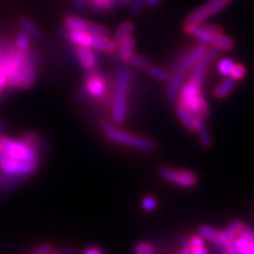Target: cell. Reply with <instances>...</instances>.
I'll return each instance as SVG.
<instances>
[{"mask_svg":"<svg viewBox=\"0 0 254 254\" xmlns=\"http://www.w3.org/2000/svg\"><path fill=\"white\" fill-rule=\"evenodd\" d=\"M207 49V45L200 43L199 45L194 46L192 50L183 52L179 58L177 59L173 66L174 72L172 73V78L168 81V86L166 88V98L168 100L177 99L180 88L183 87L184 82L186 81L187 73L192 72L194 65L205 55Z\"/></svg>","mask_w":254,"mask_h":254,"instance_id":"obj_1","label":"cell"},{"mask_svg":"<svg viewBox=\"0 0 254 254\" xmlns=\"http://www.w3.org/2000/svg\"><path fill=\"white\" fill-rule=\"evenodd\" d=\"M132 86V71L122 66L116 73L114 92L111 101V117L113 123L124 124L128 116V94Z\"/></svg>","mask_w":254,"mask_h":254,"instance_id":"obj_2","label":"cell"},{"mask_svg":"<svg viewBox=\"0 0 254 254\" xmlns=\"http://www.w3.org/2000/svg\"><path fill=\"white\" fill-rule=\"evenodd\" d=\"M202 82L199 79L190 77L186 82H184L183 87L180 88L178 94L179 106L189 110L194 116L206 118L208 116V105L207 101L201 94Z\"/></svg>","mask_w":254,"mask_h":254,"instance_id":"obj_3","label":"cell"},{"mask_svg":"<svg viewBox=\"0 0 254 254\" xmlns=\"http://www.w3.org/2000/svg\"><path fill=\"white\" fill-rule=\"evenodd\" d=\"M101 132L104 133V138L112 144H118L128 147H134L136 150L142 152L153 151L157 147V142L153 139L146 138V136L134 135L131 133L120 129L119 127L114 126L112 123L101 122L99 124Z\"/></svg>","mask_w":254,"mask_h":254,"instance_id":"obj_4","label":"cell"},{"mask_svg":"<svg viewBox=\"0 0 254 254\" xmlns=\"http://www.w3.org/2000/svg\"><path fill=\"white\" fill-rule=\"evenodd\" d=\"M38 78V57L33 51H28L27 58L20 68L8 79V87L28 90L33 87Z\"/></svg>","mask_w":254,"mask_h":254,"instance_id":"obj_5","label":"cell"},{"mask_svg":"<svg viewBox=\"0 0 254 254\" xmlns=\"http://www.w3.org/2000/svg\"><path fill=\"white\" fill-rule=\"evenodd\" d=\"M0 144L6 154L17 160H40V152L31 147L20 138L12 139L4 134H0Z\"/></svg>","mask_w":254,"mask_h":254,"instance_id":"obj_6","label":"cell"},{"mask_svg":"<svg viewBox=\"0 0 254 254\" xmlns=\"http://www.w3.org/2000/svg\"><path fill=\"white\" fill-rule=\"evenodd\" d=\"M232 0H208L204 5H201L195 11H193L189 17L186 18L184 23V30L187 28L198 26V25L204 24L208 18L220 13L225 8L231 5Z\"/></svg>","mask_w":254,"mask_h":254,"instance_id":"obj_7","label":"cell"},{"mask_svg":"<svg viewBox=\"0 0 254 254\" xmlns=\"http://www.w3.org/2000/svg\"><path fill=\"white\" fill-rule=\"evenodd\" d=\"M159 176L166 182L182 187H193L198 183V178L194 173L190 172V171L176 170V168L171 167L159 168Z\"/></svg>","mask_w":254,"mask_h":254,"instance_id":"obj_8","label":"cell"},{"mask_svg":"<svg viewBox=\"0 0 254 254\" xmlns=\"http://www.w3.org/2000/svg\"><path fill=\"white\" fill-rule=\"evenodd\" d=\"M185 32L190 36L194 37L201 44L205 45H213L214 41L221 36L224 32L220 26L217 25H198V26H193L185 30Z\"/></svg>","mask_w":254,"mask_h":254,"instance_id":"obj_9","label":"cell"},{"mask_svg":"<svg viewBox=\"0 0 254 254\" xmlns=\"http://www.w3.org/2000/svg\"><path fill=\"white\" fill-rule=\"evenodd\" d=\"M82 88L90 97L95 98V99H104L107 95V91H109V84H107L104 75H101L98 72H93L87 74Z\"/></svg>","mask_w":254,"mask_h":254,"instance_id":"obj_10","label":"cell"},{"mask_svg":"<svg viewBox=\"0 0 254 254\" xmlns=\"http://www.w3.org/2000/svg\"><path fill=\"white\" fill-rule=\"evenodd\" d=\"M74 52L79 64H80V66L87 74L98 72L99 58H98L94 49L88 46H74Z\"/></svg>","mask_w":254,"mask_h":254,"instance_id":"obj_11","label":"cell"},{"mask_svg":"<svg viewBox=\"0 0 254 254\" xmlns=\"http://www.w3.org/2000/svg\"><path fill=\"white\" fill-rule=\"evenodd\" d=\"M238 254H254V232L247 225L241 226L240 234L233 240Z\"/></svg>","mask_w":254,"mask_h":254,"instance_id":"obj_12","label":"cell"},{"mask_svg":"<svg viewBox=\"0 0 254 254\" xmlns=\"http://www.w3.org/2000/svg\"><path fill=\"white\" fill-rule=\"evenodd\" d=\"M92 49L105 53V55L112 56L117 53V44L114 43L113 39H110L109 36H93Z\"/></svg>","mask_w":254,"mask_h":254,"instance_id":"obj_13","label":"cell"},{"mask_svg":"<svg viewBox=\"0 0 254 254\" xmlns=\"http://www.w3.org/2000/svg\"><path fill=\"white\" fill-rule=\"evenodd\" d=\"M134 49H135L134 38L129 36L127 37L126 39H124L122 43L118 44V46H117V55H118L119 59L122 60L124 64L128 65L132 56L134 55Z\"/></svg>","mask_w":254,"mask_h":254,"instance_id":"obj_14","label":"cell"},{"mask_svg":"<svg viewBox=\"0 0 254 254\" xmlns=\"http://www.w3.org/2000/svg\"><path fill=\"white\" fill-rule=\"evenodd\" d=\"M66 38L73 46H88L92 47L93 34L86 31H66Z\"/></svg>","mask_w":254,"mask_h":254,"instance_id":"obj_15","label":"cell"},{"mask_svg":"<svg viewBox=\"0 0 254 254\" xmlns=\"http://www.w3.org/2000/svg\"><path fill=\"white\" fill-rule=\"evenodd\" d=\"M199 234L204 238V239H207L208 241H211V243L215 246L218 247L226 246V243H225L221 231L214 230L213 227L208 226V225H202V226H200Z\"/></svg>","mask_w":254,"mask_h":254,"instance_id":"obj_16","label":"cell"},{"mask_svg":"<svg viewBox=\"0 0 254 254\" xmlns=\"http://www.w3.org/2000/svg\"><path fill=\"white\" fill-rule=\"evenodd\" d=\"M64 26L67 31H86L88 32L91 26L90 21L86 19L78 17L75 14H68L64 19Z\"/></svg>","mask_w":254,"mask_h":254,"instance_id":"obj_17","label":"cell"},{"mask_svg":"<svg viewBox=\"0 0 254 254\" xmlns=\"http://www.w3.org/2000/svg\"><path fill=\"white\" fill-rule=\"evenodd\" d=\"M25 178L8 176L0 170V193H8L11 190L17 189Z\"/></svg>","mask_w":254,"mask_h":254,"instance_id":"obj_18","label":"cell"},{"mask_svg":"<svg viewBox=\"0 0 254 254\" xmlns=\"http://www.w3.org/2000/svg\"><path fill=\"white\" fill-rule=\"evenodd\" d=\"M18 23H19V26H20L21 30H23L24 32H26L28 36L32 38V39L43 40V38H44L43 32L39 30V27H38L30 18L20 17L19 18Z\"/></svg>","mask_w":254,"mask_h":254,"instance_id":"obj_19","label":"cell"},{"mask_svg":"<svg viewBox=\"0 0 254 254\" xmlns=\"http://www.w3.org/2000/svg\"><path fill=\"white\" fill-rule=\"evenodd\" d=\"M177 116L178 118L182 120V123L187 127V128L195 132L196 123H198V116H194V114L190 112L189 110L184 109V107L179 106V105H178L177 107Z\"/></svg>","mask_w":254,"mask_h":254,"instance_id":"obj_20","label":"cell"},{"mask_svg":"<svg viewBox=\"0 0 254 254\" xmlns=\"http://www.w3.org/2000/svg\"><path fill=\"white\" fill-rule=\"evenodd\" d=\"M133 31H134V25H133L132 21L129 20L123 21V23L118 26V28L116 30V33H114V37H113V40L114 43L117 44V46H118V44L122 43L124 39H126L127 37L132 36Z\"/></svg>","mask_w":254,"mask_h":254,"instance_id":"obj_21","label":"cell"},{"mask_svg":"<svg viewBox=\"0 0 254 254\" xmlns=\"http://www.w3.org/2000/svg\"><path fill=\"white\" fill-rule=\"evenodd\" d=\"M241 226H243V222H240L239 220H233L227 225L225 230L221 231L222 237H224V240L225 243H226V245L232 243V241L239 236Z\"/></svg>","mask_w":254,"mask_h":254,"instance_id":"obj_22","label":"cell"},{"mask_svg":"<svg viewBox=\"0 0 254 254\" xmlns=\"http://www.w3.org/2000/svg\"><path fill=\"white\" fill-rule=\"evenodd\" d=\"M237 80L232 77H227L224 81L220 82V85H218L217 87L214 88V95L218 99H224L226 98L228 94L233 91V88L236 87Z\"/></svg>","mask_w":254,"mask_h":254,"instance_id":"obj_23","label":"cell"},{"mask_svg":"<svg viewBox=\"0 0 254 254\" xmlns=\"http://www.w3.org/2000/svg\"><path fill=\"white\" fill-rule=\"evenodd\" d=\"M90 7L98 13H107L117 7L113 0H88Z\"/></svg>","mask_w":254,"mask_h":254,"instance_id":"obj_24","label":"cell"},{"mask_svg":"<svg viewBox=\"0 0 254 254\" xmlns=\"http://www.w3.org/2000/svg\"><path fill=\"white\" fill-rule=\"evenodd\" d=\"M146 71H147V73L152 78L157 79V80H160V81L168 82L171 80V78H172V73L170 71H167V69H165L163 67H159V66H155V65H148V67L146 68Z\"/></svg>","mask_w":254,"mask_h":254,"instance_id":"obj_25","label":"cell"},{"mask_svg":"<svg viewBox=\"0 0 254 254\" xmlns=\"http://www.w3.org/2000/svg\"><path fill=\"white\" fill-rule=\"evenodd\" d=\"M31 39L32 38L28 36L26 32L21 30L18 32L17 36H15L14 39V47L20 52H28L31 50Z\"/></svg>","mask_w":254,"mask_h":254,"instance_id":"obj_26","label":"cell"},{"mask_svg":"<svg viewBox=\"0 0 254 254\" xmlns=\"http://www.w3.org/2000/svg\"><path fill=\"white\" fill-rule=\"evenodd\" d=\"M212 47H215V49L219 51H230L234 47V41L231 37L225 36V34L222 33L221 36L214 41Z\"/></svg>","mask_w":254,"mask_h":254,"instance_id":"obj_27","label":"cell"},{"mask_svg":"<svg viewBox=\"0 0 254 254\" xmlns=\"http://www.w3.org/2000/svg\"><path fill=\"white\" fill-rule=\"evenodd\" d=\"M233 67H234L233 60H231L228 58L221 59L220 62L218 63V71L220 74L225 75V77H230Z\"/></svg>","mask_w":254,"mask_h":254,"instance_id":"obj_28","label":"cell"},{"mask_svg":"<svg viewBox=\"0 0 254 254\" xmlns=\"http://www.w3.org/2000/svg\"><path fill=\"white\" fill-rule=\"evenodd\" d=\"M134 254H155V247L153 244L141 241L135 245Z\"/></svg>","mask_w":254,"mask_h":254,"instance_id":"obj_29","label":"cell"},{"mask_svg":"<svg viewBox=\"0 0 254 254\" xmlns=\"http://www.w3.org/2000/svg\"><path fill=\"white\" fill-rule=\"evenodd\" d=\"M196 133H198V135H199L200 144L204 146L205 148L211 147V146H212V138H211V135H209L208 129H207V127H206V125L202 126L201 128H200Z\"/></svg>","mask_w":254,"mask_h":254,"instance_id":"obj_30","label":"cell"},{"mask_svg":"<svg viewBox=\"0 0 254 254\" xmlns=\"http://www.w3.org/2000/svg\"><path fill=\"white\" fill-rule=\"evenodd\" d=\"M158 206L157 199L153 195H145L141 200V207L146 212H153Z\"/></svg>","mask_w":254,"mask_h":254,"instance_id":"obj_31","label":"cell"},{"mask_svg":"<svg viewBox=\"0 0 254 254\" xmlns=\"http://www.w3.org/2000/svg\"><path fill=\"white\" fill-rule=\"evenodd\" d=\"M128 65L131 66H134V67H138V68H147L148 67V60L145 58L144 56H140V55H133L131 60H129Z\"/></svg>","mask_w":254,"mask_h":254,"instance_id":"obj_32","label":"cell"},{"mask_svg":"<svg viewBox=\"0 0 254 254\" xmlns=\"http://www.w3.org/2000/svg\"><path fill=\"white\" fill-rule=\"evenodd\" d=\"M88 33L93 34V36H110V30L106 26H104V25L91 23Z\"/></svg>","mask_w":254,"mask_h":254,"instance_id":"obj_33","label":"cell"},{"mask_svg":"<svg viewBox=\"0 0 254 254\" xmlns=\"http://www.w3.org/2000/svg\"><path fill=\"white\" fill-rule=\"evenodd\" d=\"M245 75H246L245 66L241 65V64H234V67L232 69L230 77L236 79V80H241V79H244Z\"/></svg>","mask_w":254,"mask_h":254,"instance_id":"obj_34","label":"cell"},{"mask_svg":"<svg viewBox=\"0 0 254 254\" xmlns=\"http://www.w3.org/2000/svg\"><path fill=\"white\" fill-rule=\"evenodd\" d=\"M146 6L144 0H132L129 2V12L132 14H139L141 13V11L144 9V7Z\"/></svg>","mask_w":254,"mask_h":254,"instance_id":"obj_35","label":"cell"},{"mask_svg":"<svg viewBox=\"0 0 254 254\" xmlns=\"http://www.w3.org/2000/svg\"><path fill=\"white\" fill-rule=\"evenodd\" d=\"M50 252H52V247H51L50 244H43V245L37 247V249L30 254H49Z\"/></svg>","mask_w":254,"mask_h":254,"instance_id":"obj_36","label":"cell"},{"mask_svg":"<svg viewBox=\"0 0 254 254\" xmlns=\"http://www.w3.org/2000/svg\"><path fill=\"white\" fill-rule=\"evenodd\" d=\"M198 246H204V238L201 236H194L190 239V247L193 249V247H198Z\"/></svg>","mask_w":254,"mask_h":254,"instance_id":"obj_37","label":"cell"},{"mask_svg":"<svg viewBox=\"0 0 254 254\" xmlns=\"http://www.w3.org/2000/svg\"><path fill=\"white\" fill-rule=\"evenodd\" d=\"M73 2H74L75 7L80 9V11H85V9L90 7V1L88 0H73Z\"/></svg>","mask_w":254,"mask_h":254,"instance_id":"obj_38","label":"cell"},{"mask_svg":"<svg viewBox=\"0 0 254 254\" xmlns=\"http://www.w3.org/2000/svg\"><path fill=\"white\" fill-rule=\"evenodd\" d=\"M82 254H105L103 250H100L99 247H88L82 252Z\"/></svg>","mask_w":254,"mask_h":254,"instance_id":"obj_39","label":"cell"},{"mask_svg":"<svg viewBox=\"0 0 254 254\" xmlns=\"http://www.w3.org/2000/svg\"><path fill=\"white\" fill-rule=\"evenodd\" d=\"M192 250V254H208V251L205 249L204 246H198V247H193Z\"/></svg>","mask_w":254,"mask_h":254,"instance_id":"obj_40","label":"cell"},{"mask_svg":"<svg viewBox=\"0 0 254 254\" xmlns=\"http://www.w3.org/2000/svg\"><path fill=\"white\" fill-rule=\"evenodd\" d=\"M144 1H145L146 6H153V7H154V6L160 5L163 0H144Z\"/></svg>","mask_w":254,"mask_h":254,"instance_id":"obj_41","label":"cell"},{"mask_svg":"<svg viewBox=\"0 0 254 254\" xmlns=\"http://www.w3.org/2000/svg\"><path fill=\"white\" fill-rule=\"evenodd\" d=\"M179 254H192V250H190V245H184Z\"/></svg>","mask_w":254,"mask_h":254,"instance_id":"obj_42","label":"cell"},{"mask_svg":"<svg viewBox=\"0 0 254 254\" xmlns=\"http://www.w3.org/2000/svg\"><path fill=\"white\" fill-rule=\"evenodd\" d=\"M114 4H116L117 6H120V5H127L129 4V2L132 1V0H113Z\"/></svg>","mask_w":254,"mask_h":254,"instance_id":"obj_43","label":"cell"},{"mask_svg":"<svg viewBox=\"0 0 254 254\" xmlns=\"http://www.w3.org/2000/svg\"><path fill=\"white\" fill-rule=\"evenodd\" d=\"M60 254H74V252H73V251H71V250H64V251H62V252H60Z\"/></svg>","mask_w":254,"mask_h":254,"instance_id":"obj_44","label":"cell"},{"mask_svg":"<svg viewBox=\"0 0 254 254\" xmlns=\"http://www.w3.org/2000/svg\"><path fill=\"white\" fill-rule=\"evenodd\" d=\"M4 132H5V126L2 125L1 122H0V134H4Z\"/></svg>","mask_w":254,"mask_h":254,"instance_id":"obj_45","label":"cell"},{"mask_svg":"<svg viewBox=\"0 0 254 254\" xmlns=\"http://www.w3.org/2000/svg\"><path fill=\"white\" fill-rule=\"evenodd\" d=\"M49 254H60V252H53V251H52V252H50Z\"/></svg>","mask_w":254,"mask_h":254,"instance_id":"obj_46","label":"cell"},{"mask_svg":"<svg viewBox=\"0 0 254 254\" xmlns=\"http://www.w3.org/2000/svg\"><path fill=\"white\" fill-rule=\"evenodd\" d=\"M2 152V147H1V144H0V153H1Z\"/></svg>","mask_w":254,"mask_h":254,"instance_id":"obj_47","label":"cell"}]
</instances>
